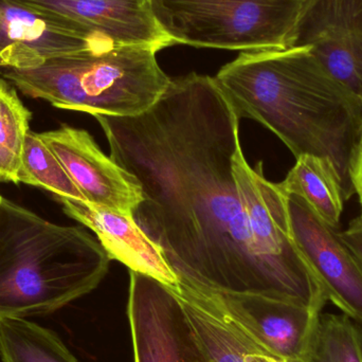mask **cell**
I'll use <instances>...</instances> for the list:
<instances>
[{
  "label": "cell",
  "instance_id": "6da1fadb",
  "mask_svg": "<svg viewBox=\"0 0 362 362\" xmlns=\"http://www.w3.org/2000/svg\"><path fill=\"white\" fill-rule=\"evenodd\" d=\"M95 119L110 157L141 185L134 219L183 285L323 310L325 291L293 236L264 233L247 212L233 175L240 118L214 78H172L144 114Z\"/></svg>",
  "mask_w": 362,
  "mask_h": 362
},
{
  "label": "cell",
  "instance_id": "7a4b0ae2",
  "mask_svg": "<svg viewBox=\"0 0 362 362\" xmlns=\"http://www.w3.org/2000/svg\"><path fill=\"white\" fill-rule=\"evenodd\" d=\"M240 118L263 124L289 148L325 157L354 193L349 161L362 127V105L317 61L308 47L243 52L215 76Z\"/></svg>",
  "mask_w": 362,
  "mask_h": 362
},
{
  "label": "cell",
  "instance_id": "3957f363",
  "mask_svg": "<svg viewBox=\"0 0 362 362\" xmlns=\"http://www.w3.org/2000/svg\"><path fill=\"white\" fill-rule=\"evenodd\" d=\"M110 261L84 228L51 223L2 198L0 318L57 312L95 291Z\"/></svg>",
  "mask_w": 362,
  "mask_h": 362
},
{
  "label": "cell",
  "instance_id": "277c9868",
  "mask_svg": "<svg viewBox=\"0 0 362 362\" xmlns=\"http://www.w3.org/2000/svg\"><path fill=\"white\" fill-rule=\"evenodd\" d=\"M157 52L146 46L87 50L35 68H2L0 74L23 95L54 107L93 117H134L156 104L171 83Z\"/></svg>",
  "mask_w": 362,
  "mask_h": 362
},
{
  "label": "cell",
  "instance_id": "5b68a950",
  "mask_svg": "<svg viewBox=\"0 0 362 362\" xmlns=\"http://www.w3.org/2000/svg\"><path fill=\"white\" fill-rule=\"evenodd\" d=\"M173 45L223 50L291 48L304 0H146Z\"/></svg>",
  "mask_w": 362,
  "mask_h": 362
},
{
  "label": "cell",
  "instance_id": "8992f818",
  "mask_svg": "<svg viewBox=\"0 0 362 362\" xmlns=\"http://www.w3.org/2000/svg\"><path fill=\"white\" fill-rule=\"evenodd\" d=\"M195 291L266 350L289 361H308L322 310L252 293Z\"/></svg>",
  "mask_w": 362,
  "mask_h": 362
},
{
  "label": "cell",
  "instance_id": "52a82bcc",
  "mask_svg": "<svg viewBox=\"0 0 362 362\" xmlns=\"http://www.w3.org/2000/svg\"><path fill=\"white\" fill-rule=\"evenodd\" d=\"M129 274L127 315L134 361L206 362L175 293L146 274Z\"/></svg>",
  "mask_w": 362,
  "mask_h": 362
},
{
  "label": "cell",
  "instance_id": "ba28073f",
  "mask_svg": "<svg viewBox=\"0 0 362 362\" xmlns=\"http://www.w3.org/2000/svg\"><path fill=\"white\" fill-rule=\"evenodd\" d=\"M293 47H308L362 105V0H304Z\"/></svg>",
  "mask_w": 362,
  "mask_h": 362
},
{
  "label": "cell",
  "instance_id": "9c48e42d",
  "mask_svg": "<svg viewBox=\"0 0 362 362\" xmlns=\"http://www.w3.org/2000/svg\"><path fill=\"white\" fill-rule=\"evenodd\" d=\"M286 194L293 240L320 283L327 302L362 327V268L340 232L322 221L308 202Z\"/></svg>",
  "mask_w": 362,
  "mask_h": 362
},
{
  "label": "cell",
  "instance_id": "30bf717a",
  "mask_svg": "<svg viewBox=\"0 0 362 362\" xmlns=\"http://www.w3.org/2000/svg\"><path fill=\"white\" fill-rule=\"evenodd\" d=\"M110 48L57 13L0 0V69L35 68L54 57Z\"/></svg>",
  "mask_w": 362,
  "mask_h": 362
},
{
  "label": "cell",
  "instance_id": "8fae6325",
  "mask_svg": "<svg viewBox=\"0 0 362 362\" xmlns=\"http://www.w3.org/2000/svg\"><path fill=\"white\" fill-rule=\"evenodd\" d=\"M40 137L54 153L87 202L133 215L144 202L137 178L106 156L84 129L62 125L55 131L40 134Z\"/></svg>",
  "mask_w": 362,
  "mask_h": 362
},
{
  "label": "cell",
  "instance_id": "7c38bea8",
  "mask_svg": "<svg viewBox=\"0 0 362 362\" xmlns=\"http://www.w3.org/2000/svg\"><path fill=\"white\" fill-rule=\"evenodd\" d=\"M57 13L112 46H172L146 0H12Z\"/></svg>",
  "mask_w": 362,
  "mask_h": 362
},
{
  "label": "cell",
  "instance_id": "4fadbf2b",
  "mask_svg": "<svg viewBox=\"0 0 362 362\" xmlns=\"http://www.w3.org/2000/svg\"><path fill=\"white\" fill-rule=\"evenodd\" d=\"M64 212L97 234L110 259L129 272L146 274L178 293L180 280L163 257L160 248L139 227L133 215L82 200L57 197Z\"/></svg>",
  "mask_w": 362,
  "mask_h": 362
},
{
  "label": "cell",
  "instance_id": "5bb4252c",
  "mask_svg": "<svg viewBox=\"0 0 362 362\" xmlns=\"http://www.w3.org/2000/svg\"><path fill=\"white\" fill-rule=\"evenodd\" d=\"M279 185L284 193L303 198L325 223L339 229L348 195L344 181L329 159L314 155L298 157L293 169Z\"/></svg>",
  "mask_w": 362,
  "mask_h": 362
},
{
  "label": "cell",
  "instance_id": "9a60e30c",
  "mask_svg": "<svg viewBox=\"0 0 362 362\" xmlns=\"http://www.w3.org/2000/svg\"><path fill=\"white\" fill-rule=\"evenodd\" d=\"M174 293L180 300L187 325L204 361L243 362L236 346L233 327L229 321L199 293L181 282L180 291Z\"/></svg>",
  "mask_w": 362,
  "mask_h": 362
},
{
  "label": "cell",
  "instance_id": "2e32d148",
  "mask_svg": "<svg viewBox=\"0 0 362 362\" xmlns=\"http://www.w3.org/2000/svg\"><path fill=\"white\" fill-rule=\"evenodd\" d=\"M4 362H80L50 329L23 318H0Z\"/></svg>",
  "mask_w": 362,
  "mask_h": 362
},
{
  "label": "cell",
  "instance_id": "e0dca14e",
  "mask_svg": "<svg viewBox=\"0 0 362 362\" xmlns=\"http://www.w3.org/2000/svg\"><path fill=\"white\" fill-rule=\"evenodd\" d=\"M32 114L8 81L0 78V180L18 183L21 154Z\"/></svg>",
  "mask_w": 362,
  "mask_h": 362
},
{
  "label": "cell",
  "instance_id": "ac0fdd59",
  "mask_svg": "<svg viewBox=\"0 0 362 362\" xmlns=\"http://www.w3.org/2000/svg\"><path fill=\"white\" fill-rule=\"evenodd\" d=\"M27 183L52 192L57 197L86 202L82 192L74 185L54 153L40 137L30 131L21 154L18 183Z\"/></svg>",
  "mask_w": 362,
  "mask_h": 362
},
{
  "label": "cell",
  "instance_id": "d6986e66",
  "mask_svg": "<svg viewBox=\"0 0 362 362\" xmlns=\"http://www.w3.org/2000/svg\"><path fill=\"white\" fill-rule=\"evenodd\" d=\"M306 362H362L361 325L344 314H321Z\"/></svg>",
  "mask_w": 362,
  "mask_h": 362
},
{
  "label": "cell",
  "instance_id": "ffe728a7",
  "mask_svg": "<svg viewBox=\"0 0 362 362\" xmlns=\"http://www.w3.org/2000/svg\"><path fill=\"white\" fill-rule=\"evenodd\" d=\"M349 178L354 193L358 196L362 214V127L349 161Z\"/></svg>",
  "mask_w": 362,
  "mask_h": 362
},
{
  "label": "cell",
  "instance_id": "44dd1931",
  "mask_svg": "<svg viewBox=\"0 0 362 362\" xmlns=\"http://www.w3.org/2000/svg\"><path fill=\"white\" fill-rule=\"evenodd\" d=\"M340 236L362 268V214L351 221L346 230L340 232Z\"/></svg>",
  "mask_w": 362,
  "mask_h": 362
},
{
  "label": "cell",
  "instance_id": "7402d4cb",
  "mask_svg": "<svg viewBox=\"0 0 362 362\" xmlns=\"http://www.w3.org/2000/svg\"><path fill=\"white\" fill-rule=\"evenodd\" d=\"M2 197L0 196V202H1Z\"/></svg>",
  "mask_w": 362,
  "mask_h": 362
},
{
  "label": "cell",
  "instance_id": "603a6c76",
  "mask_svg": "<svg viewBox=\"0 0 362 362\" xmlns=\"http://www.w3.org/2000/svg\"><path fill=\"white\" fill-rule=\"evenodd\" d=\"M196 362H202V361H196Z\"/></svg>",
  "mask_w": 362,
  "mask_h": 362
}]
</instances>
